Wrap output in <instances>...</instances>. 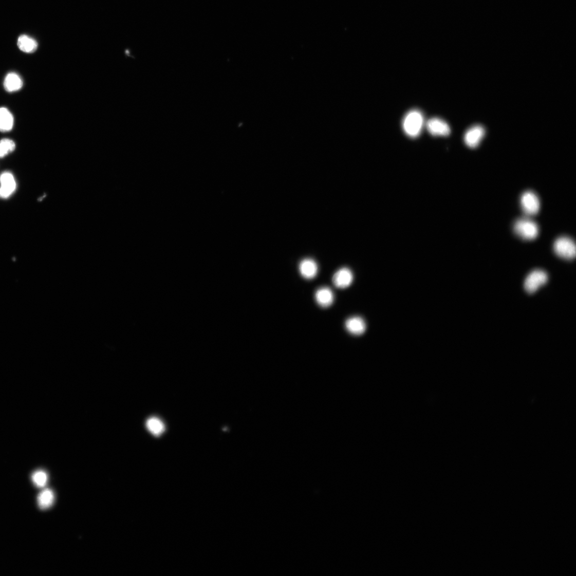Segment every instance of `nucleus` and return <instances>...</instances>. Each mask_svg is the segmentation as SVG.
I'll use <instances>...</instances> for the list:
<instances>
[{
  "mask_svg": "<svg viewBox=\"0 0 576 576\" xmlns=\"http://www.w3.org/2000/svg\"><path fill=\"white\" fill-rule=\"evenodd\" d=\"M428 132L434 136H448L450 135V126L444 121L437 118L430 119L426 123Z\"/></svg>",
  "mask_w": 576,
  "mask_h": 576,
  "instance_id": "7",
  "label": "nucleus"
},
{
  "mask_svg": "<svg viewBox=\"0 0 576 576\" xmlns=\"http://www.w3.org/2000/svg\"><path fill=\"white\" fill-rule=\"evenodd\" d=\"M4 85L7 91L13 92L17 91L22 88L23 82L18 75L11 72L6 76Z\"/></svg>",
  "mask_w": 576,
  "mask_h": 576,
  "instance_id": "11",
  "label": "nucleus"
},
{
  "mask_svg": "<svg viewBox=\"0 0 576 576\" xmlns=\"http://www.w3.org/2000/svg\"><path fill=\"white\" fill-rule=\"evenodd\" d=\"M514 231L518 236L525 240H534L539 234L538 225L528 216L516 221Z\"/></svg>",
  "mask_w": 576,
  "mask_h": 576,
  "instance_id": "2",
  "label": "nucleus"
},
{
  "mask_svg": "<svg viewBox=\"0 0 576 576\" xmlns=\"http://www.w3.org/2000/svg\"><path fill=\"white\" fill-rule=\"evenodd\" d=\"M146 426L148 430L155 436L158 437L164 431L165 426L162 421L157 417H151L147 419Z\"/></svg>",
  "mask_w": 576,
  "mask_h": 576,
  "instance_id": "17",
  "label": "nucleus"
},
{
  "mask_svg": "<svg viewBox=\"0 0 576 576\" xmlns=\"http://www.w3.org/2000/svg\"><path fill=\"white\" fill-rule=\"evenodd\" d=\"M486 131L482 125L473 126L466 132L464 135L466 144L470 148H475L480 144L485 135Z\"/></svg>",
  "mask_w": 576,
  "mask_h": 576,
  "instance_id": "6",
  "label": "nucleus"
},
{
  "mask_svg": "<svg viewBox=\"0 0 576 576\" xmlns=\"http://www.w3.org/2000/svg\"><path fill=\"white\" fill-rule=\"evenodd\" d=\"M354 275L350 270L343 268L337 271L333 276V283L339 288L344 289L352 283Z\"/></svg>",
  "mask_w": 576,
  "mask_h": 576,
  "instance_id": "9",
  "label": "nucleus"
},
{
  "mask_svg": "<svg viewBox=\"0 0 576 576\" xmlns=\"http://www.w3.org/2000/svg\"><path fill=\"white\" fill-rule=\"evenodd\" d=\"M547 280L548 276L546 272L542 270H535L527 277L525 282V289L529 293H534L544 285Z\"/></svg>",
  "mask_w": 576,
  "mask_h": 576,
  "instance_id": "5",
  "label": "nucleus"
},
{
  "mask_svg": "<svg viewBox=\"0 0 576 576\" xmlns=\"http://www.w3.org/2000/svg\"><path fill=\"white\" fill-rule=\"evenodd\" d=\"M553 249L555 254L562 258L571 260L575 256V244L568 237L562 236L557 238L554 242Z\"/></svg>",
  "mask_w": 576,
  "mask_h": 576,
  "instance_id": "3",
  "label": "nucleus"
},
{
  "mask_svg": "<svg viewBox=\"0 0 576 576\" xmlns=\"http://www.w3.org/2000/svg\"><path fill=\"white\" fill-rule=\"evenodd\" d=\"M315 299L318 304L322 307H328L333 303V294L330 289L325 287L317 290Z\"/></svg>",
  "mask_w": 576,
  "mask_h": 576,
  "instance_id": "14",
  "label": "nucleus"
},
{
  "mask_svg": "<svg viewBox=\"0 0 576 576\" xmlns=\"http://www.w3.org/2000/svg\"><path fill=\"white\" fill-rule=\"evenodd\" d=\"M347 330L355 335H361L366 329V325L364 321L360 317H352L348 319L345 324Z\"/></svg>",
  "mask_w": 576,
  "mask_h": 576,
  "instance_id": "10",
  "label": "nucleus"
},
{
  "mask_svg": "<svg viewBox=\"0 0 576 576\" xmlns=\"http://www.w3.org/2000/svg\"><path fill=\"white\" fill-rule=\"evenodd\" d=\"M32 479L38 487H44L47 484L48 475L44 471H38L33 474Z\"/></svg>",
  "mask_w": 576,
  "mask_h": 576,
  "instance_id": "19",
  "label": "nucleus"
},
{
  "mask_svg": "<svg viewBox=\"0 0 576 576\" xmlns=\"http://www.w3.org/2000/svg\"><path fill=\"white\" fill-rule=\"evenodd\" d=\"M38 501L41 509L46 510L50 508L54 501L53 491L49 489L42 491L38 496Z\"/></svg>",
  "mask_w": 576,
  "mask_h": 576,
  "instance_id": "16",
  "label": "nucleus"
},
{
  "mask_svg": "<svg viewBox=\"0 0 576 576\" xmlns=\"http://www.w3.org/2000/svg\"><path fill=\"white\" fill-rule=\"evenodd\" d=\"M424 122L422 112L418 109L412 110L405 115L403 120V129L407 136L411 138H416L422 131Z\"/></svg>",
  "mask_w": 576,
  "mask_h": 576,
  "instance_id": "1",
  "label": "nucleus"
},
{
  "mask_svg": "<svg viewBox=\"0 0 576 576\" xmlns=\"http://www.w3.org/2000/svg\"><path fill=\"white\" fill-rule=\"evenodd\" d=\"M0 198L3 199L8 198L16 189L15 178L9 172H5L0 176Z\"/></svg>",
  "mask_w": 576,
  "mask_h": 576,
  "instance_id": "8",
  "label": "nucleus"
},
{
  "mask_svg": "<svg viewBox=\"0 0 576 576\" xmlns=\"http://www.w3.org/2000/svg\"><path fill=\"white\" fill-rule=\"evenodd\" d=\"M16 144L12 140L4 138L0 140V158L8 155L15 150Z\"/></svg>",
  "mask_w": 576,
  "mask_h": 576,
  "instance_id": "18",
  "label": "nucleus"
},
{
  "mask_svg": "<svg viewBox=\"0 0 576 576\" xmlns=\"http://www.w3.org/2000/svg\"><path fill=\"white\" fill-rule=\"evenodd\" d=\"M521 203L524 213L528 217L537 214L540 210V200L533 192H524L521 196Z\"/></svg>",
  "mask_w": 576,
  "mask_h": 576,
  "instance_id": "4",
  "label": "nucleus"
},
{
  "mask_svg": "<svg viewBox=\"0 0 576 576\" xmlns=\"http://www.w3.org/2000/svg\"><path fill=\"white\" fill-rule=\"evenodd\" d=\"M14 119L9 110L6 107L0 108V132H9L12 129Z\"/></svg>",
  "mask_w": 576,
  "mask_h": 576,
  "instance_id": "13",
  "label": "nucleus"
},
{
  "mask_svg": "<svg viewBox=\"0 0 576 576\" xmlns=\"http://www.w3.org/2000/svg\"><path fill=\"white\" fill-rule=\"evenodd\" d=\"M300 271L304 277L307 279H311L317 275L318 266L313 260L306 259L301 262Z\"/></svg>",
  "mask_w": 576,
  "mask_h": 576,
  "instance_id": "12",
  "label": "nucleus"
},
{
  "mask_svg": "<svg viewBox=\"0 0 576 576\" xmlns=\"http://www.w3.org/2000/svg\"><path fill=\"white\" fill-rule=\"evenodd\" d=\"M17 45L21 51L28 53L35 52L38 47L37 42L27 35H22L19 37Z\"/></svg>",
  "mask_w": 576,
  "mask_h": 576,
  "instance_id": "15",
  "label": "nucleus"
}]
</instances>
